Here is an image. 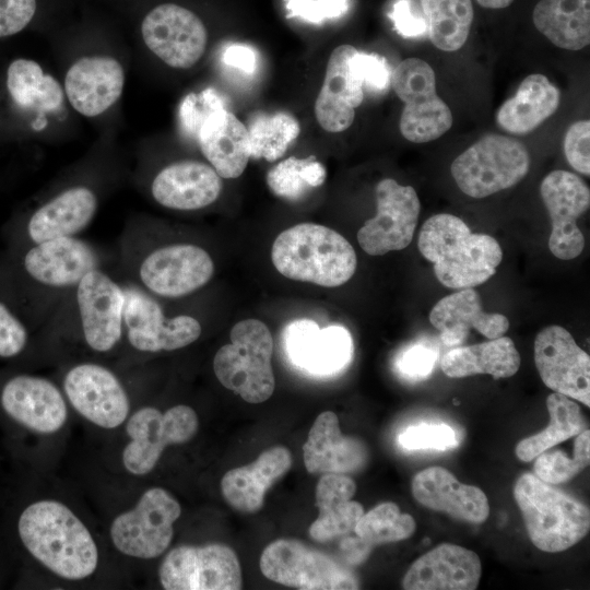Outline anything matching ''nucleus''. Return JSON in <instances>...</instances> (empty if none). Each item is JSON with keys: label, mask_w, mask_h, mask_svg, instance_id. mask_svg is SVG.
Listing matches in <instances>:
<instances>
[{"label": "nucleus", "mask_w": 590, "mask_h": 590, "mask_svg": "<svg viewBox=\"0 0 590 590\" xmlns=\"http://www.w3.org/2000/svg\"><path fill=\"white\" fill-rule=\"evenodd\" d=\"M19 535L26 550L50 571L81 580L97 568V545L85 524L60 502L38 500L19 518Z\"/></svg>", "instance_id": "1"}, {"label": "nucleus", "mask_w": 590, "mask_h": 590, "mask_svg": "<svg viewBox=\"0 0 590 590\" xmlns=\"http://www.w3.org/2000/svg\"><path fill=\"white\" fill-rule=\"evenodd\" d=\"M417 247L434 264L436 279L449 288H473L492 278L503 251L486 234L472 233L458 216L440 213L421 227Z\"/></svg>", "instance_id": "2"}, {"label": "nucleus", "mask_w": 590, "mask_h": 590, "mask_svg": "<svg viewBox=\"0 0 590 590\" xmlns=\"http://www.w3.org/2000/svg\"><path fill=\"white\" fill-rule=\"evenodd\" d=\"M271 259L285 278L324 287L346 283L357 267L353 246L340 233L315 223H300L279 234Z\"/></svg>", "instance_id": "3"}, {"label": "nucleus", "mask_w": 590, "mask_h": 590, "mask_svg": "<svg viewBox=\"0 0 590 590\" xmlns=\"http://www.w3.org/2000/svg\"><path fill=\"white\" fill-rule=\"evenodd\" d=\"M514 497L531 542L543 552L568 550L589 532V508L532 473L516 481Z\"/></svg>", "instance_id": "4"}, {"label": "nucleus", "mask_w": 590, "mask_h": 590, "mask_svg": "<svg viewBox=\"0 0 590 590\" xmlns=\"http://www.w3.org/2000/svg\"><path fill=\"white\" fill-rule=\"evenodd\" d=\"M229 338L231 343L223 345L213 358L217 380L246 402L267 401L275 388L269 328L260 320L245 319L232 328Z\"/></svg>", "instance_id": "5"}, {"label": "nucleus", "mask_w": 590, "mask_h": 590, "mask_svg": "<svg viewBox=\"0 0 590 590\" xmlns=\"http://www.w3.org/2000/svg\"><path fill=\"white\" fill-rule=\"evenodd\" d=\"M529 168L530 155L521 141L489 133L457 156L450 170L463 193L485 198L518 184Z\"/></svg>", "instance_id": "6"}, {"label": "nucleus", "mask_w": 590, "mask_h": 590, "mask_svg": "<svg viewBox=\"0 0 590 590\" xmlns=\"http://www.w3.org/2000/svg\"><path fill=\"white\" fill-rule=\"evenodd\" d=\"M390 83L404 103L399 129L408 141L430 142L452 127V113L438 96L435 72L426 61L416 57L404 59L391 73Z\"/></svg>", "instance_id": "7"}, {"label": "nucleus", "mask_w": 590, "mask_h": 590, "mask_svg": "<svg viewBox=\"0 0 590 590\" xmlns=\"http://www.w3.org/2000/svg\"><path fill=\"white\" fill-rule=\"evenodd\" d=\"M260 570L268 579L300 590L358 589L356 576L331 556L293 539L266 546Z\"/></svg>", "instance_id": "8"}, {"label": "nucleus", "mask_w": 590, "mask_h": 590, "mask_svg": "<svg viewBox=\"0 0 590 590\" xmlns=\"http://www.w3.org/2000/svg\"><path fill=\"white\" fill-rule=\"evenodd\" d=\"M180 504L165 488L152 487L137 505L118 515L110 526V539L122 554L151 559L162 555L174 536Z\"/></svg>", "instance_id": "9"}, {"label": "nucleus", "mask_w": 590, "mask_h": 590, "mask_svg": "<svg viewBox=\"0 0 590 590\" xmlns=\"http://www.w3.org/2000/svg\"><path fill=\"white\" fill-rule=\"evenodd\" d=\"M198 428V415L188 405L178 404L165 412L153 406L138 410L126 426L130 441L122 451L125 469L134 475L150 473L167 446L188 442Z\"/></svg>", "instance_id": "10"}, {"label": "nucleus", "mask_w": 590, "mask_h": 590, "mask_svg": "<svg viewBox=\"0 0 590 590\" xmlns=\"http://www.w3.org/2000/svg\"><path fill=\"white\" fill-rule=\"evenodd\" d=\"M158 578L166 590H239L241 567L233 548L222 543L179 545L161 563Z\"/></svg>", "instance_id": "11"}, {"label": "nucleus", "mask_w": 590, "mask_h": 590, "mask_svg": "<svg viewBox=\"0 0 590 590\" xmlns=\"http://www.w3.org/2000/svg\"><path fill=\"white\" fill-rule=\"evenodd\" d=\"M141 36L152 55L178 70L196 66L208 45V31L202 20L176 3L153 8L141 23Z\"/></svg>", "instance_id": "12"}, {"label": "nucleus", "mask_w": 590, "mask_h": 590, "mask_svg": "<svg viewBox=\"0 0 590 590\" xmlns=\"http://www.w3.org/2000/svg\"><path fill=\"white\" fill-rule=\"evenodd\" d=\"M375 196L376 215L357 232L361 248L370 256L404 249L413 238L421 210L415 189L385 178L377 184Z\"/></svg>", "instance_id": "13"}, {"label": "nucleus", "mask_w": 590, "mask_h": 590, "mask_svg": "<svg viewBox=\"0 0 590 590\" xmlns=\"http://www.w3.org/2000/svg\"><path fill=\"white\" fill-rule=\"evenodd\" d=\"M122 288L123 327L133 349L150 353L175 351L193 343L201 335L202 328L196 318L188 315L168 318L160 304L142 290Z\"/></svg>", "instance_id": "14"}, {"label": "nucleus", "mask_w": 590, "mask_h": 590, "mask_svg": "<svg viewBox=\"0 0 590 590\" xmlns=\"http://www.w3.org/2000/svg\"><path fill=\"white\" fill-rule=\"evenodd\" d=\"M534 363L544 385L590 406V357L568 330L552 324L534 340Z\"/></svg>", "instance_id": "15"}, {"label": "nucleus", "mask_w": 590, "mask_h": 590, "mask_svg": "<svg viewBox=\"0 0 590 590\" xmlns=\"http://www.w3.org/2000/svg\"><path fill=\"white\" fill-rule=\"evenodd\" d=\"M540 193L552 222L550 251L562 260L577 258L585 247L577 219L589 209V187L576 174L558 169L543 178Z\"/></svg>", "instance_id": "16"}, {"label": "nucleus", "mask_w": 590, "mask_h": 590, "mask_svg": "<svg viewBox=\"0 0 590 590\" xmlns=\"http://www.w3.org/2000/svg\"><path fill=\"white\" fill-rule=\"evenodd\" d=\"M214 273L211 256L192 244L163 246L150 252L139 267V279L162 297L186 296L205 285Z\"/></svg>", "instance_id": "17"}, {"label": "nucleus", "mask_w": 590, "mask_h": 590, "mask_svg": "<svg viewBox=\"0 0 590 590\" xmlns=\"http://www.w3.org/2000/svg\"><path fill=\"white\" fill-rule=\"evenodd\" d=\"M284 351L290 362L315 377H330L342 371L353 356V340L343 326L320 328L309 319L290 322L283 331Z\"/></svg>", "instance_id": "18"}, {"label": "nucleus", "mask_w": 590, "mask_h": 590, "mask_svg": "<svg viewBox=\"0 0 590 590\" xmlns=\"http://www.w3.org/2000/svg\"><path fill=\"white\" fill-rule=\"evenodd\" d=\"M63 388L71 405L95 425L116 428L127 420L128 394L108 368L94 363L75 365L64 376Z\"/></svg>", "instance_id": "19"}, {"label": "nucleus", "mask_w": 590, "mask_h": 590, "mask_svg": "<svg viewBox=\"0 0 590 590\" xmlns=\"http://www.w3.org/2000/svg\"><path fill=\"white\" fill-rule=\"evenodd\" d=\"M76 305L84 340L96 352L110 351L123 331V288L98 269L76 284Z\"/></svg>", "instance_id": "20"}, {"label": "nucleus", "mask_w": 590, "mask_h": 590, "mask_svg": "<svg viewBox=\"0 0 590 590\" xmlns=\"http://www.w3.org/2000/svg\"><path fill=\"white\" fill-rule=\"evenodd\" d=\"M125 84L126 70L117 58L90 55L68 68L62 86L72 109L83 117L95 118L119 101Z\"/></svg>", "instance_id": "21"}, {"label": "nucleus", "mask_w": 590, "mask_h": 590, "mask_svg": "<svg viewBox=\"0 0 590 590\" xmlns=\"http://www.w3.org/2000/svg\"><path fill=\"white\" fill-rule=\"evenodd\" d=\"M356 48L340 45L329 56L324 79L315 102V116L319 126L331 133L349 129L355 109L364 99V86L352 69L350 59Z\"/></svg>", "instance_id": "22"}, {"label": "nucleus", "mask_w": 590, "mask_h": 590, "mask_svg": "<svg viewBox=\"0 0 590 590\" xmlns=\"http://www.w3.org/2000/svg\"><path fill=\"white\" fill-rule=\"evenodd\" d=\"M0 401L9 416L42 434L56 433L68 417L61 391L50 380L37 376L11 378L2 388Z\"/></svg>", "instance_id": "23"}, {"label": "nucleus", "mask_w": 590, "mask_h": 590, "mask_svg": "<svg viewBox=\"0 0 590 590\" xmlns=\"http://www.w3.org/2000/svg\"><path fill=\"white\" fill-rule=\"evenodd\" d=\"M479 555L465 547L442 543L417 558L402 580L405 590H474L481 578Z\"/></svg>", "instance_id": "24"}, {"label": "nucleus", "mask_w": 590, "mask_h": 590, "mask_svg": "<svg viewBox=\"0 0 590 590\" xmlns=\"http://www.w3.org/2000/svg\"><path fill=\"white\" fill-rule=\"evenodd\" d=\"M222 187V177L210 164L186 160L162 168L153 178L151 193L164 208L194 211L215 202Z\"/></svg>", "instance_id": "25"}, {"label": "nucleus", "mask_w": 590, "mask_h": 590, "mask_svg": "<svg viewBox=\"0 0 590 590\" xmlns=\"http://www.w3.org/2000/svg\"><path fill=\"white\" fill-rule=\"evenodd\" d=\"M303 458L309 473L347 474L366 467L369 451L359 438L342 434L334 412L324 411L308 433Z\"/></svg>", "instance_id": "26"}, {"label": "nucleus", "mask_w": 590, "mask_h": 590, "mask_svg": "<svg viewBox=\"0 0 590 590\" xmlns=\"http://www.w3.org/2000/svg\"><path fill=\"white\" fill-rule=\"evenodd\" d=\"M24 269L36 282L50 287L76 286L97 269L98 257L84 240L60 237L35 244L24 256Z\"/></svg>", "instance_id": "27"}, {"label": "nucleus", "mask_w": 590, "mask_h": 590, "mask_svg": "<svg viewBox=\"0 0 590 590\" xmlns=\"http://www.w3.org/2000/svg\"><path fill=\"white\" fill-rule=\"evenodd\" d=\"M411 489L421 505L461 521L482 523L489 514L487 497L481 488L461 483L441 467H430L415 474Z\"/></svg>", "instance_id": "28"}, {"label": "nucleus", "mask_w": 590, "mask_h": 590, "mask_svg": "<svg viewBox=\"0 0 590 590\" xmlns=\"http://www.w3.org/2000/svg\"><path fill=\"white\" fill-rule=\"evenodd\" d=\"M429 321L448 346L464 342L471 329L488 340L504 335L509 329L506 316L483 310L480 294L473 288H462L442 297L430 310Z\"/></svg>", "instance_id": "29"}, {"label": "nucleus", "mask_w": 590, "mask_h": 590, "mask_svg": "<svg viewBox=\"0 0 590 590\" xmlns=\"http://www.w3.org/2000/svg\"><path fill=\"white\" fill-rule=\"evenodd\" d=\"M292 467V455L283 446L271 447L251 463L227 471L221 481L224 500L235 510L253 514L263 506L267 491Z\"/></svg>", "instance_id": "30"}, {"label": "nucleus", "mask_w": 590, "mask_h": 590, "mask_svg": "<svg viewBox=\"0 0 590 590\" xmlns=\"http://www.w3.org/2000/svg\"><path fill=\"white\" fill-rule=\"evenodd\" d=\"M197 138L203 156L222 178L234 179L245 172L250 158L248 130L225 107L203 119Z\"/></svg>", "instance_id": "31"}, {"label": "nucleus", "mask_w": 590, "mask_h": 590, "mask_svg": "<svg viewBox=\"0 0 590 590\" xmlns=\"http://www.w3.org/2000/svg\"><path fill=\"white\" fill-rule=\"evenodd\" d=\"M98 198L86 186H72L42 204L30 217L27 234L35 244L72 237L82 232L94 219Z\"/></svg>", "instance_id": "32"}, {"label": "nucleus", "mask_w": 590, "mask_h": 590, "mask_svg": "<svg viewBox=\"0 0 590 590\" xmlns=\"http://www.w3.org/2000/svg\"><path fill=\"white\" fill-rule=\"evenodd\" d=\"M356 492L354 481L346 474L326 473L316 486L317 519L309 527V535L327 542L352 532L364 514L363 506L352 500Z\"/></svg>", "instance_id": "33"}, {"label": "nucleus", "mask_w": 590, "mask_h": 590, "mask_svg": "<svg viewBox=\"0 0 590 590\" xmlns=\"http://www.w3.org/2000/svg\"><path fill=\"white\" fill-rule=\"evenodd\" d=\"M560 92L545 75L533 73L520 83L516 94L496 114L497 125L512 134H526L550 118L558 108Z\"/></svg>", "instance_id": "34"}, {"label": "nucleus", "mask_w": 590, "mask_h": 590, "mask_svg": "<svg viewBox=\"0 0 590 590\" xmlns=\"http://www.w3.org/2000/svg\"><path fill=\"white\" fill-rule=\"evenodd\" d=\"M520 354L514 341L502 335L448 351L440 359V367L450 378L485 374L498 379L514 376L520 367Z\"/></svg>", "instance_id": "35"}, {"label": "nucleus", "mask_w": 590, "mask_h": 590, "mask_svg": "<svg viewBox=\"0 0 590 590\" xmlns=\"http://www.w3.org/2000/svg\"><path fill=\"white\" fill-rule=\"evenodd\" d=\"M7 88L13 103L27 113H58L66 99L62 84L32 59L17 58L7 70Z\"/></svg>", "instance_id": "36"}, {"label": "nucleus", "mask_w": 590, "mask_h": 590, "mask_svg": "<svg viewBox=\"0 0 590 590\" xmlns=\"http://www.w3.org/2000/svg\"><path fill=\"white\" fill-rule=\"evenodd\" d=\"M532 20L558 48L577 51L590 44V0H540Z\"/></svg>", "instance_id": "37"}, {"label": "nucleus", "mask_w": 590, "mask_h": 590, "mask_svg": "<svg viewBox=\"0 0 590 590\" xmlns=\"http://www.w3.org/2000/svg\"><path fill=\"white\" fill-rule=\"evenodd\" d=\"M550 424L540 433L523 438L515 449L520 461L530 462L553 446L587 429L579 405L570 398L553 392L546 399Z\"/></svg>", "instance_id": "38"}, {"label": "nucleus", "mask_w": 590, "mask_h": 590, "mask_svg": "<svg viewBox=\"0 0 590 590\" xmlns=\"http://www.w3.org/2000/svg\"><path fill=\"white\" fill-rule=\"evenodd\" d=\"M433 45L457 51L467 42L473 22L472 0H420Z\"/></svg>", "instance_id": "39"}, {"label": "nucleus", "mask_w": 590, "mask_h": 590, "mask_svg": "<svg viewBox=\"0 0 590 590\" xmlns=\"http://www.w3.org/2000/svg\"><path fill=\"white\" fill-rule=\"evenodd\" d=\"M246 127L250 157L267 162L281 158L300 133L298 120L287 111L257 113Z\"/></svg>", "instance_id": "40"}, {"label": "nucleus", "mask_w": 590, "mask_h": 590, "mask_svg": "<svg viewBox=\"0 0 590 590\" xmlns=\"http://www.w3.org/2000/svg\"><path fill=\"white\" fill-rule=\"evenodd\" d=\"M326 177L324 166L315 156H290L267 173V185L275 196L297 200L310 189L323 185Z\"/></svg>", "instance_id": "41"}, {"label": "nucleus", "mask_w": 590, "mask_h": 590, "mask_svg": "<svg viewBox=\"0 0 590 590\" xmlns=\"http://www.w3.org/2000/svg\"><path fill=\"white\" fill-rule=\"evenodd\" d=\"M416 523L409 514L391 502L382 503L363 514L354 532L367 547L399 542L413 535Z\"/></svg>", "instance_id": "42"}, {"label": "nucleus", "mask_w": 590, "mask_h": 590, "mask_svg": "<svg viewBox=\"0 0 590 590\" xmlns=\"http://www.w3.org/2000/svg\"><path fill=\"white\" fill-rule=\"evenodd\" d=\"M590 462V430L576 436L573 458L563 451H544L535 458L534 475L548 484L568 482L585 470Z\"/></svg>", "instance_id": "43"}, {"label": "nucleus", "mask_w": 590, "mask_h": 590, "mask_svg": "<svg viewBox=\"0 0 590 590\" xmlns=\"http://www.w3.org/2000/svg\"><path fill=\"white\" fill-rule=\"evenodd\" d=\"M400 446L406 450H448L458 445L452 427L446 424H418L405 428L398 437Z\"/></svg>", "instance_id": "44"}, {"label": "nucleus", "mask_w": 590, "mask_h": 590, "mask_svg": "<svg viewBox=\"0 0 590 590\" xmlns=\"http://www.w3.org/2000/svg\"><path fill=\"white\" fill-rule=\"evenodd\" d=\"M352 69L361 79L364 90L381 93L391 82V72L385 57L355 50L350 59Z\"/></svg>", "instance_id": "45"}, {"label": "nucleus", "mask_w": 590, "mask_h": 590, "mask_svg": "<svg viewBox=\"0 0 590 590\" xmlns=\"http://www.w3.org/2000/svg\"><path fill=\"white\" fill-rule=\"evenodd\" d=\"M287 17H297L307 23L320 25L343 16L350 0H284Z\"/></svg>", "instance_id": "46"}, {"label": "nucleus", "mask_w": 590, "mask_h": 590, "mask_svg": "<svg viewBox=\"0 0 590 590\" xmlns=\"http://www.w3.org/2000/svg\"><path fill=\"white\" fill-rule=\"evenodd\" d=\"M438 359V350L425 343L413 344L396 358V368L405 379L418 381L427 378Z\"/></svg>", "instance_id": "47"}, {"label": "nucleus", "mask_w": 590, "mask_h": 590, "mask_svg": "<svg viewBox=\"0 0 590 590\" xmlns=\"http://www.w3.org/2000/svg\"><path fill=\"white\" fill-rule=\"evenodd\" d=\"M590 120L571 123L564 138V153L569 165L577 172L590 175Z\"/></svg>", "instance_id": "48"}, {"label": "nucleus", "mask_w": 590, "mask_h": 590, "mask_svg": "<svg viewBox=\"0 0 590 590\" xmlns=\"http://www.w3.org/2000/svg\"><path fill=\"white\" fill-rule=\"evenodd\" d=\"M36 0H0V38L23 31L33 20Z\"/></svg>", "instance_id": "49"}, {"label": "nucleus", "mask_w": 590, "mask_h": 590, "mask_svg": "<svg viewBox=\"0 0 590 590\" xmlns=\"http://www.w3.org/2000/svg\"><path fill=\"white\" fill-rule=\"evenodd\" d=\"M27 330L12 311L0 302V357L20 354L27 343Z\"/></svg>", "instance_id": "50"}, {"label": "nucleus", "mask_w": 590, "mask_h": 590, "mask_svg": "<svg viewBox=\"0 0 590 590\" xmlns=\"http://www.w3.org/2000/svg\"><path fill=\"white\" fill-rule=\"evenodd\" d=\"M396 31L405 38L417 37L427 31L424 16H418L410 0H397L389 13Z\"/></svg>", "instance_id": "51"}, {"label": "nucleus", "mask_w": 590, "mask_h": 590, "mask_svg": "<svg viewBox=\"0 0 590 590\" xmlns=\"http://www.w3.org/2000/svg\"><path fill=\"white\" fill-rule=\"evenodd\" d=\"M225 64L244 73L251 74L257 68V55L255 50L245 44H232L223 52Z\"/></svg>", "instance_id": "52"}, {"label": "nucleus", "mask_w": 590, "mask_h": 590, "mask_svg": "<svg viewBox=\"0 0 590 590\" xmlns=\"http://www.w3.org/2000/svg\"><path fill=\"white\" fill-rule=\"evenodd\" d=\"M514 0H476V2L486 9H504L509 7Z\"/></svg>", "instance_id": "53"}]
</instances>
